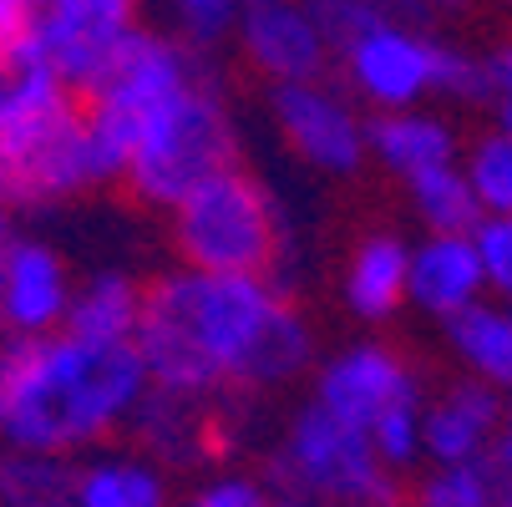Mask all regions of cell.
Wrapping results in <instances>:
<instances>
[{
	"label": "cell",
	"instance_id": "obj_1",
	"mask_svg": "<svg viewBox=\"0 0 512 507\" xmlns=\"http://www.w3.org/2000/svg\"><path fill=\"white\" fill-rule=\"evenodd\" d=\"M153 391L208 401L218 391H274L310 371L315 335L274 279L168 269L148 284L132 335Z\"/></svg>",
	"mask_w": 512,
	"mask_h": 507
},
{
	"label": "cell",
	"instance_id": "obj_2",
	"mask_svg": "<svg viewBox=\"0 0 512 507\" xmlns=\"http://www.w3.org/2000/svg\"><path fill=\"white\" fill-rule=\"evenodd\" d=\"M153 391L137 345L41 335L0 345V447L11 452H87L132 421Z\"/></svg>",
	"mask_w": 512,
	"mask_h": 507
},
{
	"label": "cell",
	"instance_id": "obj_3",
	"mask_svg": "<svg viewBox=\"0 0 512 507\" xmlns=\"http://www.w3.org/2000/svg\"><path fill=\"white\" fill-rule=\"evenodd\" d=\"M335 61L350 97L365 102L371 112H406V107H426L431 97H452V102L497 97L487 56L436 41L416 21L371 26L350 46H340Z\"/></svg>",
	"mask_w": 512,
	"mask_h": 507
},
{
	"label": "cell",
	"instance_id": "obj_4",
	"mask_svg": "<svg viewBox=\"0 0 512 507\" xmlns=\"http://www.w3.org/2000/svg\"><path fill=\"white\" fill-rule=\"evenodd\" d=\"M122 183V158L92 127L82 97H66L0 132V203L46 208Z\"/></svg>",
	"mask_w": 512,
	"mask_h": 507
},
{
	"label": "cell",
	"instance_id": "obj_5",
	"mask_svg": "<svg viewBox=\"0 0 512 507\" xmlns=\"http://www.w3.org/2000/svg\"><path fill=\"white\" fill-rule=\"evenodd\" d=\"M229 168H239L234 112L213 82H198L132 142V153L122 163V183L137 203L173 213L193 188H203L208 178Z\"/></svg>",
	"mask_w": 512,
	"mask_h": 507
},
{
	"label": "cell",
	"instance_id": "obj_6",
	"mask_svg": "<svg viewBox=\"0 0 512 507\" xmlns=\"http://www.w3.org/2000/svg\"><path fill=\"white\" fill-rule=\"evenodd\" d=\"M168 234H173L178 264L198 274L269 279L284 254L279 208L269 188L244 168H229V173L208 178L203 188H193L168 213Z\"/></svg>",
	"mask_w": 512,
	"mask_h": 507
},
{
	"label": "cell",
	"instance_id": "obj_7",
	"mask_svg": "<svg viewBox=\"0 0 512 507\" xmlns=\"http://www.w3.org/2000/svg\"><path fill=\"white\" fill-rule=\"evenodd\" d=\"M274 492H300L320 507H401L396 472L376 457L360 426H345L325 406L305 401L269 457Z\"/></svg>",
	"mask_w": 512,
	"mask_h": 507
},
{
	"label": "cell",
	"instance_id": "obj_8",
	"mask_svg": "<svg viewBox=\"0 0 512 507\" xmlns=\"http://www.w3.org/2000/svg\"><path fill=\"white\" fill-rule=\"evenodd\" d=\"M198 82H208L198 51L188 41H178V36H163V31L142 26L112 56V66L92 82V92L82 97V107H87L92 127L112 142V153L127 163L132 142L148 132V122L163 117Z\"/></svg>",
	"mask_w": 512,
	"mask_h": 507
},
{
	"label": "cell",
	"instance_id": "obj_9",
	"mask_svg": "<svg viewBox=\"0 0 512 507\" xmlns=\"http://www.w3.org/2000/svg\"><path fill=\"white\" fill-rule=\"evenodd\" d=\"M137 31H142L137 0H41L21 51L41 71H51L66 92L87 97L92 82Z\"/></svg>",
	"mask_w": 512,
	"mask_h": 507
},
{
	"label": "cell",
	"instance_id": "obj_10",
	"mask_svg": "<svg viewBox=\"0 0 512 507\" xmlns=\"http://www.w3.org/2000/svg\"><path fill=\"white\" fill-rule=\"evenodd\" d=\"M269 117H274V132L284 137V148L325 178H355L365 158H371V142H365V122L371 117H360L355 97L330 87V77L274 87Z\"/></svg>",
	"mask_w": 512,
	"mask_h": 507
},
{
	"label": "cell",
	"instance_id": "obj_11",
	"mask_svg": "<svg viewBox=\"0 0 512 507\" xmlns=\"http://www.w3.org/2000/svg\"><path fill=\"white\" fill-rule=\"evenodd\" d=\"M310 401L325 406L330 416H340L345 426L371 431L386 411L421 401V376L401 350H391L381 340H360V345L335 350L315 371V396Z\"/></svg>",
	"mask_w": 512,
	"mask_h": 507
},
{
	"label": "cell",
	"instance_id": "obj_12",
	"mask_svg": "<svg viewBox=\"0 0 512 507\" xmlns=\"http://www.w3.org/2000/svg\"><path fill=\"white\" fill-rule=\"evenodd\" d=\"M239 56L249 71L269 87H295V82H325L335 66V46L315 16L310 0H264V6H244L239 16Z\"/></svg>",
	"mask_w": 512,
	"mask_h": 507
},
{
	"label": "cell",
	"instance_id": "obj_13",
	"mask_svg": "<svg viewBox=\"0 0 512 507\" xmlns=\"http://www.w3.org/2000/svg\"><path fill=\"white\" fill-rule=\"evenodd\" d=\"M71 295H77V279L46 239H6V249H0V320H6L11 340L61 335Z\"/></svg>",
	"mask_w": 512,
	"mask_h": 507
},
{
	"label": "cell",
	"instance_id": "obj_14",
	"mask_svg": "<svg viewBox=\"0 0 512 507\" xmlns=\"http://www.w3.org/2000/svg\"><path fill=\"white\" fill-rule=\"evenodd\" d=\"M507 401L462 376L447 391H436L421 406V442H426V462L431 467H457V462H482L497 447V431H502Z\"/></svg>",
	"mask_w": 512,
	"mask_h": 507
},
{
	"label": "cell",
	"instance_id": "obj_15",
	"mask_svg": "<svg viewBox=\"0 0 512 507\" xmlns=\"http://www.w3.org/2000/svg\"><path fill=\"white\" fill-rule=\"evenodd\" d=\"M487 300V279L477 264V249L467 234H421L411 244V274H406V305H416L431 320H457Z\"/></svg>",
	"mask_w": 512,
	"mask_h": 507
},
{
	"label": "cell",
	"instance_id": "obj_16",
	"mask_svg": "<svg viewBox=\"0 0 512 507\" xmlns=\"http://www.w3.org/2000/svg\"><path fill=\"white\" fill-rule=\"evenodd\" d=\"M365 142H371V158L396 173L401 183L431 173V168H447L462 163L457 158V132L442 112L431 107H406V112H376L365 122Z\"/></svg>",
	"mask_w": 512,
	"mask_h": 507
},
{
	"label": "cell",
	"instance_id": "obj_17",
	"mask_svg": "<svg viewBox=\"0 0 512 507\" xmlns=\"http://www.w3.org/2000/svg\"><path fill=\"white\" fill-rule=\"evenodd\" d=\"M406 274H411V244L396 234H371L350 249L340 300L355 320L381 325L406 305Z\"/></svg>",
	"mask_w": 512,
	"mask_h": 507
},
{
	"label": "cell",
	"instance_id": "obj_18",
	"mask_svg": "<svg viewBox=\"0 0 512 507\" xmlns=\"http://www.w3.org/2000/svg\"><path fill=\"white\" fill-rule=\"evenodd\" d=\"M442 330H447L457 366L472 381L492 386L497 396H512V315L502 300H477L472 310H462Z\"/></svg>",
	"mask_w": 512,
	"mask_h": 507
},
{
	"label": "cell",
	"instance_id": "obj_19",
	"mask_svg": "<svg viewBox=\"0 0 512 507\" xmlns=\"http://www.w3.org/2000/svg\"><path fill=\"white\" fill-rule=\"evenodd\" d=\"M142 305H148V289L122 269H102L87 284H77L71 295V315L66 330L82 340H112V345H132L137 325H142Z\"/></svg>",
	"mask_w": 512,
	"mask_h": 507
},
{
	"label": "cell",
	"instance_id": "obj_20",
	"mask_svg": "<svg viewBox=\"0 0 512 507\" xmlns=\"http://www.w3.org/2000/svg\"><path fill=\"white\" fill-rule=\"evenodd\" d=\"M71 507H168V477L153 457L102 452L77 467Z\"/></svg>",
	"mask_w": 512,
	"mask_h": 507
},
{
	"label": "cell",
	"instance_id": "obj_21",
	"mask_svg": "<svg viewBox=\"0 0 512 507\" xmlns=\"http://www.w3.org/2000/svg\"><path fill=\"white\" fill-rule=\"evenodd\" d=\"M132 437L148 447V457L163 462H198L203 457V411L188 396H168V391H148L142 406L132 411Z\"/></svg>",
	"mask_w": 512,
	"mask_h": 507
},
{
	"label": "cell",
	"instance_id": "obj_22",
	"mask_svg": "<svg viewBox=\"0 0 512 507\" xmlns=\"http://www.w3.org/2000/svg\"><path fill=\"white\" fill-rule=\"evenodd\" d=\"M406 198H411V213L421 219L426 234H472L477 219H482L462 163H447V168H431V173L411 178Z\"/></svg>",
	"mask_w": 512,
	"mask_h": 507
},
{
	"label": "cell",
	"instance_id": "obj_23",
	"mask_svg": "<svg viewBox=\"0 0 512 507\" xmlns=\"http://www.w3.org/2000/svg\"><path fill=\"white\" fill-rule=\"evenodd\" d=\"M77 467L51 452H11L0 457V507H71Z\"/></svg>",
	"mask_w": 512,
	"mask_h": 507
},
{
	"label": "cell",
	"instance_id": "obj_24",
	"mask_svg": "<svg viewBox=\"0 0 512 507\" xmlns=\"http://www.w3.org/2000/svg\"><path fill=\"white\" fill-rule=\"evenodd\" d=\"M66 97H77V92H66L51 71H41L26 51H11V56H0V132L66 102Z\"/></svg>",
	"mask_w": 512,
	"mask_h": 507
},
{
	"label": "cell",
	"instance_id": "obj_25",
	"mask_svg": "<svg viewBox=\"0 0 512 507\" xmlns=\"http://www.w3.org/2000/svg\"><path fill=\"white\" fill-rule=\"evenodd\" d=\"M462 173L482 213H512V132H482L462 158Z\"/></svg>",
	"mask_w": 512,
	"mask_h": 507
},
{
	"label": "cell",
	"instance_id": "obj_26",
	"mask_svg": "<svg viewBox=\"0 0 512 507\" xmlns=\"http://www.w3.org/2000/svg\"><path fill=\"white\" fill-rule=\"evenodd\" d=\"M492 482H497V462H457V467H431L416 492L411 507H492Z\"/></svg>",
	"mask_w": 512,
	"mask_h": 507
},
{
	"label": "cell",
	"instance_id": "obj_27",
	"mask_svg": "<svg viewBox=\"0 0 512 507\" xmlns=\"http://www.w3.org/2000/svg\"><path fill=\"white\" fill-rule=\"evenodd\" d=\"M330 46H350L355 36H365L371 26H386V21H411L416 11H426L421 0H310Z\"/></svg>",
	"mask_w": 512,
	"mask_h": 507
},
{
	"label": "cell",
	"instance_id": "obj_28",
	"mask_svg": "<svg viewBox=\"0 0 512 507\" xmlns=\"http://www.w3.org/2000/svg\"><path fill=\"white\" fill-rule=\"evenodd\" d=\"M168 11H173L178 41H188L193 51H208L239 31L244 0H168Z\"/></svg>",
	"mask_w": 512,
	"mask_h": 507
},
{
	"label": "cell",
	"instance_id": "obj_29",
	"mask_svg": "<svg viewBox=\"0 0 512 507\" xmlns=\"http://www.w3.org/2000/svg\"><path fill=\"white\" fill-rule=\"evenodd\" d=\"M421 406L426 401H416V406H396V411H386L365 437H371V447H376V457L391 467V472H406V467H416L421 457H426V442H421Z\"/></svg>",
	"mask_w": 512,
	"mask_h": 507
},
{
	"label": "cell",
	"instance_id": "obj_30",
	"mask_svg": "<svg viewBox=\"0 0 512 507\" xmlns=\"http://www.w3.org/2000/svg\"><path fill=\"white\" fill-rule=\"evenodd\" d=\"M487 279V295H512V213H482L467 234Z\"/></svg>",
	"mask_w": 512,
	"mask_h": 507
},
{
	"label": "cell",
	"instance_id": "obj_31",
	"mask_svg": "<svg viewBox=\"0 0 512 507\" xmlns=\"http://www.w3.org/2000/svg\"><path fill=\"white\" fill-rule=\"evenodd\" d=\"M269 502V492H264V482L259 477H239V472H224V477H213V482H203L183 507H264Z\"/></svg>",
	"mask_w": 512,
	"mask_h": 507
},
{
	"label": "cell",
	"instance_id": "obj_32",
	"mask_svg": "<svg viewBox=\"0 0 512 507\" xmlns=\"http://www.w3.org/2000/svg\"><path fill=\"white\" fill-rule=\"evenodd\" d=\"M36 11H41V0H0V56H11V51L26 46Z\"/></svg>",
	"mask_w": 512,
	"mask_h": 507
},
{
	"label": "cell",
	"instance_id": "obj_33",
	"mask_svg": "<svg viewBox=\"0 0 512 507\" xmlns=\"http://www.w3.org/2000/svg\"><path fill=\"white\" fill-rule=\"evenodd\" d=\"M487 61H492V87H497V97H512V41L497 46Z\"/></svg>",
	"mask_w": 512,
	"mask_h": 507
},
{
	"label": "cell",
	"instance_id": "obj_34",
	"mask_svg": "<svg viewBox=\"0 0 512 507\" xmlns=\"http://www.w3.org/2000/svg\"><path fill=\"white\" fill-rule=\"evenodd\" d=\"M492 457L512 472V406H507V416H502V431H497V447H492Z\"/></svg>",
	"mask_w": 512,
	"mask_h": 507
},
{
	"label": "cell",
	"instance_id": "obj_35",
	"mask_svg": "<svg viewBox=\"0 0 512 507\" xmlns=\"http://www.w3.org/2000/svg\"><path fill=\"white\" fill-rule=\"evenodd\" d=\"M497 462V457H492ZM492 507H512V472L497 462V482H492Z\"/></svg>",
	"mask_w": 512,
	"mask_h": 507
},
{
	"label": "cell",
	"instance_id": "obj_36",
	"mask_svg": "<svg viewBox=\"0 0 512 507\" xmlns=\"http://www.w3.org/2000/svg\"><path fill=\"white\" fill-rule=\"evenodd\" d=\"M264 507H320V502H310V497H300V492H269Z\"/></svg>",
	"mask_w": 512,
	"mask_h": 507
},
{
	"label": "cell",
	"instance_id": "obj_37",
	"mask_svg": "<svg viewBox=\"0 0 512 507\" xmlns=\"http://www.w3.org/2000/svg\"><path fill=\"white\" fill-rule=\"evenodd\" d=\"M497 127L512 132V97H497Z\"/></svg>",
	"mask_w": 512,
	"mask_h": 507
},
{
	"label": "cell",
	"instance_id": "obj_38",
	"mask_svg": "<svg viewBox=\"0 0 512 507\" xmlns=\"http://www.w3.org/2000/svg\"><path fill=\"white\" fill-rule=\"evenodd\" d=\"M421 6H462V0H421Z\"/></svg>",
	"mask_w": 512,
	"mask_h": 507
},
{
	"label": "cell",
	"instance_id": "obj_39",
	"mask_svg": "<svg viewBox=\"0 0 512 507\" xmlns=\"http://www.w3.org/2000/svg\"><path fill=\"white\" fill-rule=\"evenodd\" d=\"M6 340H11V335H6V320H0V345H6Z\"/></svg>",
	"mask_w": 512,
	"mask_h": 507
},
{
	"label": "cell",
	"instance_id": "obj_40",
	"mask_svg": "<svg viewBox=\"0 0 512 507\" xmlns=\"http://www.w3.org/2000/svg\"><path fill=\"white\" fill-rule=\"evenodd\" d=\"M502 305H507V315H512V295H502Z\"/></svg>",
	"mask_w": 512,
	"mask_h": 507
},
{
	"label": "cell",
	"instance_id": "obj_41",
	"mask_svg": "<svg viewBox=\"0 0 512 507\" xmlns=\"http://www.w3.org/2000/svg\"><path fill=\"white\" fill-rule=\"evenodd\" d=\"M244 6H264V0H244Z\"/></svg>",
	"mask_w": 512,
	"mask_h": 507
}]
</instances>
